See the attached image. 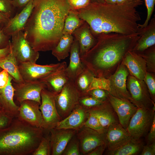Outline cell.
Instances as JSON below:
<instances>
[{
    "label": "cell",
    "mask_w": 155,
    "mask_h": 155,
    "mask_svg": "<svg viewBox=\"0 0 155 155\" xmlns=\"http://www.w3.org/2000/svg\"><path fill=\"white\" fill-rule=\"evenodd\" d=\"M23 31L36 51H52L63 35L65 19L71 9L67 0H33Z\"/></svg>",
    "instance_id": "1"
},
{
    "label": "cell",
    "mask_w": 155,
    "mask_h": 155,
    "mask_svg": "<svg viewBox=\"0 0 155 155\" xmlns=\"http://www.w3.org/2000/svg\"><path fill=\"white\" fill-rule=\"evenodd\" d=\"M143 3L142 0H127L115 4L91 2L85 7L75 10L96 38L111 33L129 35L138 32L141 18L136 8Z\"/></svg>",
    "instance_id": "2"
},
{
    "label": "cell",
    "mask_w": 155,
    "mask_h": 155,
    "mask_svg": "<svg viewBox=\"0 0 155 155\" xmlns=\"http://www.w3.org/2000/svg\"><path fill=\"white\" fill-rule=\"evenodd\" d=\"M139 37L138 32L100 34L96 37V44L81 60L95 77L108 78L115 71L126 53L133 49Z\"/></svg>",
    "instance_id": "3"
},
{
    "label": "cell",
    "mask_w": 155,
    "mask_h": 155,
    "mask_svg": "<svg viewBox=\"0 0 155 155\" xmlns=\"http://www.w3.org/2000/svg\"><path fill=\"white\" fill-rule=\"evenodd\" d=\"M44 130L17 117L7 127L0 128V155L31 154L43 136Z\"/></svg>",
    "instance_id": "4"
},
{
    "label": "cell",
    "mask_w": 155,
    "mask_h": 155,
    "mask_svg": "<svg viewBox=\"0 0 155 155\" xmlns=\"http://www.w3.org/2000/svg\"><path fill=\"white\" fill-rule=\"evenodd\" d=\"M80 96L74 81L69 80L55 99L57 111L62 119L68 116L79 104Z\"/></svg>",
    "instance_id": "5"
},
{
    "label": "cell",
    "mask_w": 155,
    "mask_h": 155,
    "mask_svg": "<svg viewBox=\"0 0 155 155\" xmlns=\"http://www.w3.org/2000/svg\"><path fill=\"white\" fill-rule=\"evenodd\" d=\"M155 111V104L150 108H137L126 129L131 137L140 139L146 134L152 124Z\"/></svg>",
    "instance_id": "6"
},
{
    "label": "cell",
    "mask_w": 155,
    "mask_h": 155,
    "mask_svg": "<svg viewBox=\"0 0 155 155\" xmlns=\"http://www.w3.org/2000/svg\"><path fill=\"white\" fill-rule=\"evenodd\" d=\"M57 94L46 88L41 92V103L39 108L43 120L42 128L44 131H49L62 120L57 112L55 104Z\"/></svg>",
    "instance_id": "7"
},
{
    "label": "cell",
    "mask_w": 155,
    "mask_h": 155,
    "mask_svg": "<svg viewBox=\"0 0 155 155\" xmlns=\"http://www.w3.org/2000/svg\"><path fill=\"white\" fill-rule=\"evenodd\" d=\"M11 50L18 63H36L39 57V52L35 51L25 37L23 31L11 36Z\"/></svg>",
    "instance_id": "8"
},
{
    "label": "cell",
    "mask_w": 155,
    "mask_h": 155,
    "mask_svg": "<svg viewBox=\"0 0 155 155\" xmlns=\"http://www.w3.org/2000/svg\"><path fill=\"white\" fill-rule=\"evenodd\" d=\"M126 86L130 96L129 100L137 108H150L155 104L143 80L129 74L127 78Z\"/></svg>",
    "instance_id": "9"
},
{
    "label": "cell",
    "mask_w": 155,
    "mask_h": 155,
    "mask_svg": "<svg viewBox=\"0 0 155 155\" xmlns=\"http://www.w3.org/2000/svg\"><path fill=\"white\" fill-rule=\"evenodd\" d=\"M12 84L15 89L14 98L19 104L25 100H31L41 103V93L46 88L45 84L40 80L24 81L23 83H17L12 80Z\"/></svg>",
    "instance_id": "10"
},
{
    "label": "cell",
    "mask_w": 155,
    "mask_h": 155,
    "mask_svg": "<svg viewBox=\"0 0 155 155\" xmlns=\"http://www.w3.org/2000/svg\"><path fill=\"white\" fill-rule=\"evenodd\" d=\"M62 62L46 65H40L36 63H22L18 64L19 71L24 81L39 80L57 69Z\"/></svg>",
    "instance_id": "11"
},
{
    "label": "cell",
    "mask_w": 155,
    "mask_h": 155,
    "mask_svg": "<svg viewBox=\"0 0 155 155\" xmlns=\"http://www.w3.org/2000/svg\"><path fill=\"white\" fill-rule=\"evenodd\" d=\"M129 74L127 68L121 63L114 73L107 78L110 83L108 93L117 98L129 100L130 96L126 86L127 78Z\"/></svg>",
    "instance_id": "12"
},
{
    "label": "cell",
    "mask_w": 155,
    "mask_h": 155,
    "mask_svg": "<svg viewBox=\"0 0 155 155\" xmlns=\"http://www.w3.org/2000/svg\"><path fill=\"white\" fill-rule=\"evenodd\" d=\"M79 143L80 153L87 155L97 147L105 144V134H101L96 131L83 126L76 134Z\"/></svg>",
    "instance_id": "13"
},
{
    "label": "cell",
    "mask_w": 155,
    "mask_h": 155,
    "mask_svg": "<svg viewBox=\"0 0 155 155\" xmlns=\"http://www.w3.org/2000/svg\"><path fill=\"white\" fill-rule=\"evenodd\" d=\"M107 99L117 115L119 123L126 129L137 107L129 100L117 98L109 93Z\"/></svg>",
    "instance_id": "14"
},
{
    "label": "cell",
    "mask_w": 155,
    "mask_h": 155,
    "mask_svg": "<svg viewBox=\"0 0 155 155\" xmlns=\"http://www.w3.org/2000/svg\"><path fill=\"white\" fill-rule=\"evenodd\" d=\"M19 104L17 117L32 126L42 128L43 120L40 104L31 100H24Z\"/></svg>",
    "instance_id": "15"
},
{
    "label": "cell",
    "mask_w": 155,
    "mask_h": 155,
    "mask_svg": "<svg viewBox=\"0 0 155 155\" xmlns=\"http://www.w3.org/2000/svg\"><path fill=\"white\" fill-rule=\"evenodd\" d=\"M77 131L73 129L53 128L50 130L51 155H61Z\"/></svg>",
    "instance_id": "16"
},
{
    "label": "cell",
    "mask_w": 155,
    "mask_h": 155,
    "mask_svg": "<svg viewBox=\"0 0 155 155\" xmlns=\"http://www.w3.org/2000/svg\"><path fill=\"white\" fill-rule=\"evenodd\" d=\"M126 129L119 123L113 124L106 128L105 133V144L108 150L117 148L131 138Z\"/></svg>",
    "instance_id": "17"
},
{
    "label": "cell",
    "mask_w": 155,
    "mask_h": 155,
    "mask_svg": "<svg viewBox=\"0 0 155 155\" xmlns=\"http://www.w3.org/2000/svg\"><path fill=\"white\" fill-rule=\"evenodd\" d=\"M89 114L88 109L79 104L68 116L58 122L54 128L77 131L84 126Z\"/></svg>",
    "instance_id": "18"
},
{
    "label": "cell",
    "mask_w": 155,
    "mask_h": 155,
    "mask_svg": "<svg viewBox=\"0 0 155 155\" xmlns=\"http://www.w3.org/2000/svg\"><path fill=\"white\" fill-rule=\"evenodd\" d=\"M121 63L126 67L130 75L144 80L147 71L145 60L142 56L129 51L123 58Z\"/></svg>",
    "instance_id": "19"
},
{
    "label": "cell",
    "mask_w": 155,
    "mask_h": 155,
    "mask_svg": "<svg viewBox=\"0 0 155 155\" xmlns=\"http://www.w3.org/2000/svg\"><path fill=\"white\" fill-rule=\"evenodd\" d=\"M78 41L80 59L96 44L97 39L92 34L88 24L84 22L72 34Z\"/></svg>",
    "instance_id": "20"
},
{
    "label": "cell",
    "mask_w": 155,
    "mask_h": 155,
    "mask_svg": "<svg viewBox=\"0 0 155 155\" xmlns=\"http://www.w3.org/2000/svg\"><path fill=\"white\" fill-rule=\"evenodd\" d=\"M33 1H30L20 12L10 19L7 25L2 29L5 34L11 36L20 31H23L33 8Z\"/></svg>",
    "instance_id": "21"
},
{
    "label": "cell",
    "mask_w": 155,
    "mask_h": 155,
    "mask_svg": "<svg viewBox=\"0 0 155 155\" xmlns=\"http://www.w3.org/2000/svg\"><path fill=\"white\" fill-rule=\"evenodd\" d=\"M145 27L139 28L140 37L131 51L140 54L155 44V18L150 21Z\"/></svg>",
    "instance_id": "22"
},
{
    "label": "cell",
    "mask_w": 155,
    "mask_h": 155,
    "mask_svg": "<svg viewBox=\"0 0 155 155\" xmlns=\"http://www.w3.org/2000/svg\"><path fill=\"white\" fill-rule=\"evenodd\" d=\"M67 67L66 63L63 62L57 69L39 80L45 84L46 88L58 94L69 80L65 71Z\"/></svg>",
    "instance_id": "23"
},
{
    "label": "cell",
    "mask_w": 155,
    "mask_h": 155,
    "mask_svg": "<svg viewBox=\"0 0 155 155\" xmlns=\"http://www.w3.org/2000/svg\"><path fill=\"white\" fill-rule=\"evenodd\" d=\"M88 110L97 117L104 128H106L111 124L119 123L117 115L107 99L101 104Z\"/></svg>",
    "instance_id": "24"
},
{
    "label": "cell",
    "mask_w": 155,
    "mask_h": 155,
    "mask_svg": "<svg viewBox=\"0 0 155 155\" xmlns=\"http://www.w3.org/2000/svg\"><path fill=\"white\" fill-rule=\"evenodd\" d=\"M12 77L9 75L7 85L0 89V102L2 109L7 113L13 117H17L18 113L19 106L14 100L15 89L12 83Z\"/></svg>",
    "instance_id": "25"
},
{
    "label": "cell",
    "mask_w": 155,
    "mask_h": 155,
    "mask_svg": "<svg viewBox=\"0 0 155 155\" xmlns=\"http://www.w3.org/2000/svg\"><path fill=\"white\" fill-rule=\"evenodd\" d=\"M70 53L69 64L66 68L65 71L69 80L74 81L85 67L80 58L78 42L74 38Z\"/></svg>",
    "instance_id": "26"
},
{
    "label": "cell",
    "mask_w": 155,
    "mask_h": 155,
    "mask_svg": "<svg viewBox=\"0 0 155 155\" xmlns=\"http://www.w3.org/2000/svg\"><path fill=\"white\" fill-rule=\"evenodd\" d=\"M143 146L140 139L131 137L115 149L108 150L107 154L110 155H136L142 151Z\"/></svg>",
    "instance_id": "27"
},
{
    "label": "cell",
    "mask_w": 155,
    "mask_h": 155,
    "mask_svg": "<svg viewBox=\"0 0 155 155\" xmlns=\"http://www.w3.org/2000/svg\"><path fill=\"white\" fill-rule=\"evenodd\" d=\"M0 67L8 72L12 77L13 81L18 83L24 82L20 73L17 61L11 50L6 57L0 60Z\"/></svg>",
    "instance_id": "28"
},
{
    "label": "cell",
    "mask_w": 155,
    "mask_h": 155,
    "mask_svg": "<svg viewBox=\"0 0 155 155\" xmlns=\"http://www.w3.org/2000/svg\"><path fill=\"white\" fill-rule=\"evenodd\" d=\"M74 37L72 34H63L56 46L52 51V54L58 61L69 55Z\"/></svg>",
    "instance_id": "29"
},
{
    "label": "cell",
    "mask_w": 155,
    "mask_h": 155,
    "mask_svg": "<svg viewBox=\"0 0 155 155\" xmlns=\"http://www.w3.org/2000/svg\"><path fill=\"white\" fill-rule=\"evenodd\" d=\"M94 77L92 73L85 66L76 77L74 81V84L80 96L88 94L89 86Z\"/></svg>",
    "instance_id": "30"
},
{
    "label": "cell",
    "mask_w": 155,
    "mask_h": 155,
    "mask_svg": "<svg viewBox=\"0 0 155 155\" xmlns=\"http://www.w3.org/2000/svg\"><path fill=\"white\" fill-rule=\"evenodd\" d=\"M84 22L79 17L74 9H71L65 20L63 34H72L74 31Z\"/></svg>",
    "instance_id": "31"
},
{
    "label": "cell",
    "mask_w": 155,
    "mask_h": 155,
    "mask_svg": "<svg viewBox=\"0 0 155 155\" xmlns=\"http://www.w3.org/2000/svg\"><path fill=\"white\" fill-rule=\"evenodd\" d=\"M139 55L142 56L145 60L147 71L155 73V45L148 48Z\"/></svg>",
    "instance_id": "32"
},
{
    "label": "cell",
    "mask_w": 155,
    "mask_h": 155,
    "mask_svg": "<svg viewBox=\"0 0 155 155\" xmlns=\"http://www.w3.org/2000/svg\"><path fill=\"white\" fill-rule=\"evenodd\" d=\"M88 112L89 115L84 126L94 130L100 134H105L106 128L102 127L97 117L93 113Z\"/></svg>",
    "instance_id": "33"
},
{
    "label": "cell",
    "mask_w": 155,
    "mask_h": 155,
    "mask_svg": "<svg viewBox=\"0 0 155 155\" xmlns=\"http://www.w3.org/2000/svg\"><path fill=\"white\" fill-rule=\"evenodd\" d=\"M0 12L10 19L19 12L13 4L12 0H0Z\"/></svg>",
    "instance_id": "34"
},
{
    "label": "cell",
    "mask_w": 155,
    "mask_h": 155,
    "mask_svg": "<svg viewBox=\"0 0 155 155\" xmlns=\"http://www.w3.org/2000/svg\"><path fill=\"white\" fill-rule=\"evenodd\" d=\"M32 155H51L50 136H44V135L38 147Z\"/></svg>",
    "instance_id": "35"
},
{
    "label": "cell",
    "mask_w": 155,
    "mask_h": 155,
    "mask_svg": "<svg viewBox=\"0 0 155 155\" xmlns=\"http://www.w3.org/2000/svg\"><path fill=\"white\" fill-rule=\"evenodd\" d=\"M95 89H102L108 92L110 89V83L108 79L104 77H94L90 85L88 92Z\"/></svg>",
    "instance_id": "36"
},
{
    "label": "cell",
    "mask_w": 155,
    "mask_h": 155,
    "mask_svg": "<svg viewBox=\"0 0 155 155\" xmlns=\"http://www.w3.org/2000/svg\"><path fill=\"white\" fill-rule=\"evenodd\" d=\"M74 135L69 142L62 154L63 155H80L79 143Z\"/></svg>",
    "instance_id": "37"
},
{
    "label": "cell",
    "mask_w": 155,
    "mask_h": 155,
    "mask_svg": "<svg viewBox=\"0 0 155 155\" xmlns=\"http://www.w3.org/2000/svg\"><path fill=\"white\" fill-rule=\"evenodd\" d=\"M155 73L147 72L144 81L148 87L151 98L155 102Z\"/></svg>",
    "instance_id": "38"
},
{
    "label": "cell",
    "mask_w": 155,
    "mask_h": 155,
    "mask_svg": "<svg viewBox=\"0 0 155 155\" xmlns=\"http://www.w3.org/2000/svg\"><path fill=\"white\" fill-rule=\"evenodd\" d=\"M103 102L98 100L88 94L80 96L79 100V104L83 107L88 109L98 105Z\"/></svg>",
    "instance_id": "39"
},
{
    "label": "cell",
    "mask_w": 155,
    "mask_h": 155,
    "mask_svg": "<svg viewBox=\"0 0 155 155\" xmlns=\"http://www.w3.org/2000/svg\"><path fill=\"white\" fill-rule=\"evenodd\" d=\"M147 11L146 19L143 24H139V28H143L146 27L150 20L154 9L155 0H144Z\"/></svg>",
    "instance_id": "40"
},
{
    "label": "cell",
    "mask_w": 155,
    "mask_h": 155,
    "mask_svg": "<svg viewBox=\"0 0 155 155\" xmlns=\"http://www.w3.org/2000/svg\"><path fill=\"white\" fill-rule=\"evenodd\" d=\"M108 92L105 90L95 89L89 91L88 94L94 98L101 101L107 100Z\"/></svg>",
    "instance_id": "41"
},
{
    "label": "cell",
    "mask_w": 155,
    "mask_h": 155,
    "mask_svg": "<svg viewBox=\"0 0 155 155\" xmlns=\"http://www.w3.org/2000/svg\"><path fill=\"white\" fill-rule=\"evenodd\" d=\"M71 8L78 10L87 6L91 2V0H67Z\"/></svg>",
    "instance_id": "42"
},
{
    "label": "cell",
    "mask_w": 155,
    "mask_h": 155,
    "mask_svg": "<svg viewBox=\"0 0 155 155\" xmlns=\"http://www.w3.org/2000/svg\"><path fill=\"white\" fill-rule=\"evenodd\" d=\"M13 118L3 109L0 110V128H3L8 126Z\"/></svg>",
    "instance_id": "43"
},
{
    "label": "cell",
    "mask_w": 155,
    "mask_h": 155,
    "mask_svg": "<svg viewBox=\"0 0 155 155\" xmlns=\"http://www.w3.org/2000/svg\"><path fill=\"white\" fill-rule=\"evenodd\" d=\"M11 36L5 34L0 29V49L5 48L10 45Z\"/></svg>",
    "instance_id": "44"
},
{
    "label": "cell",
    "mask_w": 155,
    "mask_h": 155,
    "mask_svg": "<svg viewBox=\"0 0 155 155\" xmlns=\"http://www.w3.org/2000/svg\"><path fill=\"white\" fill-rule=\"evenodd\" d=\"M141 155H155V141L151 144L144 146L142 150Z\"/></svg>",
    "instance_id": "45"
},
{
    "label": "cell",
    "mask_w": 155,
    "mask_h": 155,
    "mask_svg": "<svg viewBox=\"0 0 155 155\" xmlns=\"http://www.w3.org/2000/svg\"><path fill=\"white\" fill-rule=\"evenodd\" d=\"M149 131L147 138V144H151L155 141V115Z\"/></svg>",
    "instance_id": "46"
},
{
    "label": "cell",
    "mask_w": 155,
    "mask_h": 155,
    "mask_svg": "<svg viewBox=\"0 0 155 155\" xmlns=\"http://www.w3.org/2000/svg\"><path fill=\"white\" fill-rule=\"evenodd\" d=\"M9 74L8 72L3 69L0 72V89L5 87L7 84Z\"/></svg>",
    "instance_id": "47"
},
{
    "label": "cell",
    "mask_w": 155,
    "mask_h": 155,
    "mask_svg": "<svg viewBox=\"0 0 155 155\" xmlns=\"http://www.w3.org/2000/svg\"><path fill=\"white\" fill-rule=\"evenodd\" d=\"M31 0H12L13 5L18 9L19 12Z\"/></svg>",
    "instance_id": "48"
},
{
    "label": "cell",
    "mask_w": 155,
    "mask_h": 155,
    "mask_svg": "<svg viewBox=\"0 0 155 155\" xmlns=\"http://www.w3.org/2000/svg\"><path fill=\"white\" fill-rule=\"evenodd\" d=\"M106 148L105 144L99 146L89 153L87 155H102Z\"/></svg>",
    "instance_id": "49"
},
{
    "label": "cell",
    "mask_w": 155,
    "mask_h": 155,
    "mask_svg": "<svg viewBox=\"0 0 155 155\" xmlns=\"http://www.w3.org/2000/svg\"><path fill=\"white\" fill-rule=\"evenodd\" d=\"M10 18L0 12V29H2L8 23Z\"/></svg>",
    "instance_id": "50"
},
{
    "label": "cell",
    "mask_w": 155,
    "mask_h": 155,
    "mask_svg": "<svg viewBox=\"0 0 155 155\" xmlns=\"http://www.w3.org/2000/svg\"><path fill=\"white\" fill-rule=\"evenodd\" d=\"M11 50L10 44L6 48L0 49V60L6 57L10 53Z\"/></svg>",
    "instance_id": "51"
},
{
    "label": "cell",
    "mask_w": 155,
    "mask_h": 155,
    "mask_svg": "<svg viewBox=\"0 0 155 155\" xmlns=\"http://www.w3.org/2000/svg\"><path fill=\"white\" fill-rule=\"evenodd\" d=\"M106 3L110 4H117V0H104Z\"/></svg>",
    "instance_id": "52"
},
{
    "label": "cell",
    "mask_w": 155,
    "mask_h": 155,
    "mask_svg": "<svg viewBox=\"0 0 155 155\" xmlns=\"http://www.w3.org/2000/svg\"><path fill=\"white\" fill-rule=\"evenodd\" d=\"M91 2L105 3L104 0H91Z\"/></svg>",
    "instance_id": "53"
},
{
    "label": "cell",
    "mask_w": 155,
    "mask_h": 155,
    "mask_svg": "<svg viewBox=\"0 0 155 155\" xmlns=\"http://www.w3.org/2000/svg\"><path fill=\"white\" fill-rule=\"evenodd\" d=\"M127 0H117V4H120L122 3Z\"/></svg>",
    "instance_id": "54"
},
{
    "label": "cell",
    "mask_w": 155,
    "mask_h": 155,
    "mask_svg": "<svg viewBox=\"0 0 155 155\" xmlns=\"http://www.w3.org/2000/svg\"><path fill=\"white\" fill-rule=\"evenodd\" d=\"M2 109V107L0 102V110Z\"/></svg>",
    "instance_id": "55"
},
{
    "label": "cell",
    "mask_w": 155,
    "mask_h": 155,
    "mask_svg": "<svg viewBox=\"0 0 155 155\" xmlns=\"http://www.w3.org/2000/svg\"><path fill=\"white\" fill-rule=\"evenodd\" d=\"M3 69L0 67V72L2 71Z\"/></svg>",
    "instance_id": "56"
}]
</instances>
